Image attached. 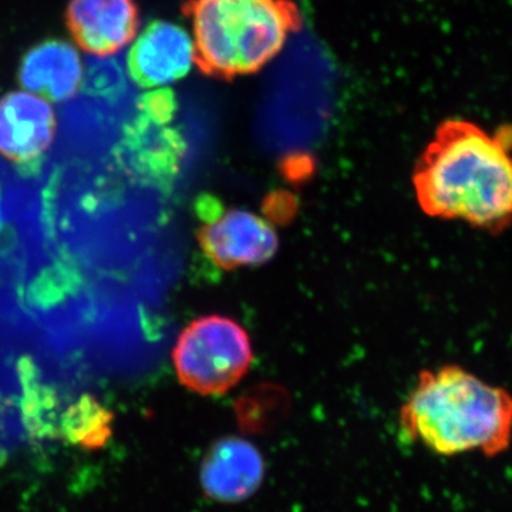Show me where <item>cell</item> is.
Returning <instances> with one entry per match:
<instances>
[{"instance_id":"7c38bea8","label":"cell","mask_w":512,"mask_h":512,"mask_svg":"<svg viewBox=\"0 0 512 512\" xmlns=\"http://www.w3.org/2000/svg\"><path fill=\"white\" fill-rule=\"evenodd\" d=\"M114 414L92 394H83L70 404L59 421V437L84 450H96L113 434Z\"/></svg>"},{"instance_id":"7a4b0ae2","label":"cell","mask_w":512,"mask_h":512,"mask_svg":"<svg viewBox=\"0 0 512 512\" xmlns=\"http://www.w3.org/2000/svg\"><path fill=\"white\" fill-rule=\"evenodd\" d=\"M409 440L439 456L505 453L512 441V396L457 365L423 370L400 412Z\"/></svg>"},{"instance_id":"277c9868","label":"cell","mask_w":512,"mask_h":512,"mask_svg":"<svg viewBox=\"0 0 512 512\" xmlns=\"http://www.w3.org/2000/svg\"><path fill=\"white\" fill-rule=\"evenodd\" d=\"M252 360L254 350L247 330L222 315L192 320L173 350L178 379L202 396L234 389L247 375Z\"/></svg>"},{"instance_id":"52a82bcc","label":"cell","mask_w":512,"mask_h":512,"mask_svg":"<svg viewBox=\"0 0 512 512\" xmlns=\"http://www.w3.org/2000/svg\"><path fill=\"white\" fill-rule=\"evenodd\" d=\"M66 25L74 42L97 57L116 55L140 26L136 0H70Z\"/></svg>"},{"instance_id":"6da1fadb","label":"cell","mask_w":512,"mask_h":512,"mask_svg":"<svg viewBox=\"0 0 512 512\" xmlns=\"http://www.w3.org/2000/svg\"><path fill=\"white\" fill-rule=\"evenodd\" d=\"M510 150L503 133L491 136L470 121H446L414 170L421 210L503 234L512 225Z\"/></svg>"},{"instance_id":"3957f363","label":"cell","mask_w":512,"mask_h":512,"mask_svg":"<svg viewBox=\"0 0 512 512\" xmlns=\"http://www.w3.org/2000/svg\"><path fill=\"white\" fill-rule=\"evenodd\" d=\"M185 15L192 23L195 63L224 79L258 72L301 25L288 0H191Z\"/></svg>"},{"instance_id":"8fae6325","label":"cell","mask_w":512,"mask_h":512,"mask_svg":"<svg viewBox=\"0 0 512 512\" xmlns=\"http://www.w3.org/2000/svg\"><path fill=\"white\" fill-rule=\"evenodd\" d=\"M19 382L22 386L23 424L35 439H55L59 436L60 402L56 390L43 382L39 369L29 357H23L18 366Z\"/></svg>"},{"instance_id":"8992f818","label":"cell","mask_w":512,"mask_h":512,"mask_svg":"<svg viewBox=\"0 0 512 512\" xmlns=\"http://www.w3.org/2000/svg\"><path fill=\"white\" fill-rule=\"evenodd\" d=\"M195 63L194 40L174 23L148 25L137 37L127 56L131 79L143 87H163L184 79Z\"/></svg>"},{"instance_id":"5b68a950","label":"cell","mask_w":512,"mask_h":512,"mask_svg":"<svg viewBox=\"0 0 512 512\" xmlns=\"http://www.w3.org/2000/svg\"><path fill=\"white\" fill-rule=\"evenodd\" d=\"M197 239L207 258L225 271L264 265L279 248L275 228L254 212L239 208L205 215Z\"/></svg>"},{"instance_id":"ba28073f","label":"cell","mask_w":512,"mask_h":512,"mask_svg":"<svg viewBox=\"0 0 512 512\" xmlns=\"http://www.w3.org/2000/svg\"><path fill=\"white\" fill-rule=\"evenodd\" d=\"M55 111L42 97L12 92L0 99V154L16 163L35 160L56 136Z\"/></svg>"},{"instance_id":"30bf717a","label":"cell","mask_w":512,"mask_h":512,"mask_svg":"<svg viewBox=\"0 0 512 512\" xmlns=\"http://www.w3.org/2000/svg\"><path fill=\"white\" fill-rule=\"evenodd\" d=\"M79 53L64 40L37 43L23 56L19 82L29 92L55 103L72 99L82 83Z\"/></svg>"},{"instance_id":"9c48e42d","label":"cell","mask_w":512,"mask_h":512,"mask_svg":"<svg viewBox=\"0 0 512 512\" xmlns=\"http://www.w3.org/2000/svg\"><path fill=\"white\" fill-rule=\"evenodd\" d=\"M264 477L261 453L247 440L227 437L214 444L201 466L205 493L217 501H241L254 493Z\"/></svg>"}]
</instances>
